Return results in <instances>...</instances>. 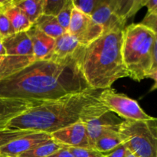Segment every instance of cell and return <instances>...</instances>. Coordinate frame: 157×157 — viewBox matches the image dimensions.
Wrapping results in <instances>:
<instances>
[{"label": "cell", "mask_w": 157, "mask_h": 157, "mask_svg": "<svg viewBox=\"0 0 157 157\" xmlns=\"http://www.w3.org/2000/svg\"><path fill=\"white\" fill-rule=\"evenodd\" d=\"M98 100L109 111L117 113L124 121H149L153 117L141 108L137 101L124 94L117 93L113 89L101 90Z\"/></svg>", "instance_id": "cell-6"}, {"label": "cell", "mask_w": 157, "mask_h": 157, "mask_svg": "<svg viewBox=\"0 0 157 157\" xmlns=\"http://www.w3.org/2000/svg\"><path fill=\"white\" fill-rule=\"evenodd\" d=\"M155 35H156V38H155L154 47H153V66H152L151 71H150V73H152V72L154 71L157 70V34H155Z\"/></svg>", "instance_id": "cell-32"}, {"label": "cell", "mask_w": 157, "mask_h": 157, "mask_svg": "<svg viewBox=\"0 0 157 157\" xmlns=\"http://www.w3.org/2000/svg\"><path fill=\"white\" fill-rule=\"evenodd\" d=\"M127 149L124 144L117 147L113 151L104 154V157H126L127 156Z\"/></svg>", "instance_id": "cell-30"}, {"label": "cell", "mask_w": 157, "mask_h": 157, "mask_svg": "<svg viewBox=\"0 0 157 157\" xmlns=\"http://www.w3.org/2000/svg\"><path fill=\"white\" fill-rule=\"evenodd\" d=\"M147 0H112L113 12L118 18L127 22V19L145 6Z\"/></svg>", "instance_id": "cell-17"}, {"label": "cell", "mask_w": 157, "mask_h": 157, "mask_svg": "<svg viewBox=\"0 0 157 157\" xmlns=\"http://www.w3.org/2000/svg\"><path fill=\"white\" fill-rule=\"evenodd\" d=\"M36 131L26 130H15V129L6 128L0 130V148L6 144L12 142L14 140L31 134Z\"/></svg>", "instance_id": "cell-23"}, {"label": "cell", "mask_w": 157, "mask_h": 157, "mask_svg": "<svg viewBox=\"0 0 157 157\" xmlns=\"http://www.w3.org/2000/svg\"><path fill=\"white\" fill-rule=\"evenodd\" d=\"M98 94L90 89L44 101L12 119L8 128L52 134L79 121L85 123L98 118L110 112L100 102Z\"/></svg>", "instance_id": "cell-2"}, {"label": "cell", "mask_w": 157, "mask_h": 157, "mask_svg": "<svg viewBox=\"0 0 157 157\" xmlns=\"http://www.w3.org/2000/svg\"><path fill=\"white\" fill-rule=\"evenodd\" d=\"M90 17L95 22L104 28V32L116 28L125 29L126 23L118 18L113 12L112 0H103Z\"/></svg>", "instance_id": "cell-15"}, {"label": "cell", "mask_w": 157, "mask_h": 157, "mask_svg": "<svg viewBox=\"0 0 157 157\" xmlns=\"http://www.w3.org/2000/svg\"><path fill=\"white\" fill-rule=\"evenodd\" d=\"M122 28L106 31L98 38L84 47L79 58L82 75L93 90L110 88L120 78L128 77L123 59Z\"/></svg>", "instance_id": "cell-3"}, {"label": "cell", "mask_w": 157, "mask_h": 157, "mask_svg": "<svg viewBox=\"0 0 157 157\" xmlns=\"http://www.w3.org/2000/svg\"><path fill=\"white\" fill-rule=\"evenodd\" d=\"M103 0H72L74 7L88 16H91Z\"/></svg>", "instance_id": "cell-24"}, {"label": "cell", "mask_w": 157, "mask_h": 157, "mask_svg": "<svg viewBox=\"0 0 157 157\" xmlns=\"http://www.w3.org/2000/svg\"><path fill=\"white\" fill-rule=\"evenodd\" d=\"M33 25L54 39H56L66 32V31L60 25L56 17L52 15L43 14Z\"/></svg>", "instance_id": "cell-18"}, {"label": "cell", "mask_w": 157, "mask_h": 157, "mask_svg": "<svg viewBox=\"0 0 157 157\" xmlns=\"http://www.w3.org/2000/svg\"><path fill=\"white\" fill-rule=\"evenodd\" d=\"M14 4L22 11L32 25L43 15L44 0H14Z\"/></svg>", "instance_id": "cell-20"}, {"label": "cell", "mask_w": 157, "mask_h": 157, "mask_svg": "<svg viewBox=\"0 0 157 157\" xmlns=\"http://www.w3.org/2000/svg\"><path fill=\"white\" fill-rule=\"evenodd\" d=\"M0 40H2V38L1 35H0Z\"/></svg>", "instance_id": "cell-38"}, {"label": "cell", "mask_w": 157, "mask_h": 157, "mask_svg": "<svg viewBox=\"0 0 157 157\" xmlns=\"http://www.w3.org/2000/svg\"><path fill=\"white\" fill-rule=\"evenodd\" d=\"M145 6L147 8V13L150 14L157 9V0H147Z\"/></svg>", "instance_id": "cell-33"}, {"label": "cell", "mask_w": 157, "mask_h": 157, "mask_svg": "<svg viewBox=\"0 0 157 157\" xmlns=\"http://www.w3.org/2000/svg\"><path fill=\"white\" fill-rule=\"evenodd\" d=\"M67 0H44L43 14L56 17L64 7Z\"/></svg>", "instance_id": "cell-26"}, {"label": "cell", "mask_w": 157, "mask_h": 157, "mask_svg": "<svg viewBox=\"0 0 157 157\" xmlns=\"http://www.w3.org/2000/svg\"><path fill=\"white\" fill-rule=\"evenodd\" d=\"M6 55L10 56L33 57V48L30 38L26 32H15L2 38Z\"/></svg>", "instance_id": "cell-12"}, {"label": "cell", "mask_w": 157, "mask_h": 157, "mask_svg": "<svg viewBox=\"0 0 157 157\" xmlns=\"http://www.w3.org/2000/svg\"><path fill=\"white\" fill-rule=\"evenodd\" d=\"M6 55V51L4 45H3V43L2 40H0V56H5Z\"/></svg>", "instance_id": "cell-36"}, {"label": "cell", "mask_w": 157, "mask_h": 157, "mask_svg": "<svg viewBox=\"0 0 157 157\" xmlns=\"http://www.w3.org/2000/svg\"><path fill=\"white\" fill-rule=\"evenodd\" d=\"M75 157H104V154L100 153L94 148H75L68 147Z\"/></svg>", "instance_id": "cell-27"}, {"label": "cell", "mask_w": 157, "mask_h": 157, "mask_svg": "<svg viewBox=\"0 0 157 157\" xmlns=\"http://www.w3.org/2000/svg\"><path fill=\"white\" fill-rule=\"evenodd\" d=\"M14 0H0V12H5L13 5Z\"/></svg>", "instance_id": "cell-34"}, {"label": "cell", "mask_w": 157, "mask_h": 157, "mask_svg": "<svg viewBox=\"0 0 157 157\" xmlns=\"http://www.w3.org/2000/svg\"><path fill=\"white\" fill-rule=\"evenodd\" d=\"M155 38L156 35L140 23L131 24L124 29L123 59L131 79L140 82L150 75Z\"/></svg>", "instance_id": "cell-4"}, {"label": "cell", "mask_w": 157, "mask_h": 157, "mask_svg": "<svg viewBox=\"0 0 157 157\" xmlns=\"http://www.w3.org/2000/svg\"><path fill=\"white\" fill-rule=\"evenodd\" d=\"M124 144L119 130H113L99 138L94 145V148L103 154H107Z\"/></svg>", "instance_id": "cell-19"}, {"label": "cell", "mask_w": 157, "mask_h": 157, "mask_svg": "<svg viewBox=\"0 0 157 157\" xmlns=\"http://www.w3.org/2000/svg\"><path fill=\"white\" fill-rule=\"evenodd\" d=\"M15 33L13 27L5 12H0V35L2 38L9 36Z\"/></svg>", "instance_id": "cell-28"}, {"label": "cell", "mask_w": 157, "mask_h": 157, "mask_svg": "<svg viewBox=\"0 0 157 157\" xmlns=\"http://www.w3.org/2000/svg\"><path fill=\"white\" fill-rule=\"evenodd\" d=\"M67 32L74 35L81 45L86 47L104 33V28L95 22L90 16L74 8Z\"/></svg>", "instance_id": "cell-7"}, {"label": "cell", "mask_w": 157, "mask_h": 157, "mask_svg": "<svg viewBox=\"0 0 157 157\" xmlns=\"http://www.w3.org/2000/svg\"><path fill=\"white\" fill-rule=\"evenodd\" d=\"M79 58L61 62L35 60L0 80V97L48 101L90 90L80 68Z\"/></svg>", "instance_id": "cell-1"}, {"label": "cell", "mask_w": 157, "mask_h": 157, "mask_svg": "<svg viewBox=\"0 0 157 157\" xmlns=\"http://www.w3.org/2000/svg\"><path fill=\"white\" fill-rule=\"evenodd\" d=\"M140 24L151 30L154 34H157V9L152 13L147 14Z\"/></svg>", "instance_id": "cell-29"}, {"label": "cell", "mask_w": 157, "mask_h": 157, "mask_svg": "<svg viewBox=\"0 0 157 157\" xmlns=\"http://www.w3.org/2000/svg\"><path fill=\"white\" fill-rule=\"evenodd\" d=\"M119 133L127 150L136 157H157V118L124 121Z\"/></svg>", "instance_id": "cell-5"}, {"label": "cell", "mask_w": 157, "mask_h": 157, "mask_svg": "<svg viewBox=\"0 0 157 157\" xmlns=\"http://www.w3.org/2000/svg\"><path fill=\"white\" fill-rule=\"evenodd\" d=\"M109 113L110 112L100 117L90 120L84 123L91 148H94L96 141L104 134L113 130H119V125L122 121L121 123H116L115 120L109 117Z\"/></svg>", "instance_id": "cell-13"}, {"label": "cell", "mask_w": 157, "mask_h": 157, "mask_svg": "<svg viewBox=\"0 0 157 157\" xmlns=\"http://www.w3.org/2000/svg\"><path fill=\"white\" fill-rule=\"evenodd\" d=\"M126 157H136L134 156V155L132 153H130V151H129L128 150H127V156Z\"/></svg>", "instance_id": "cell-37"}, {"label": "cell", "mask_w": 157, "mask_h": 157, "mask_svg": "<svg viewBox=\"0 0 157 157\" xmlns=\"http://www.w3.org/2000/svg\"><path fill=\"white\" fill-rule=\"evenodd\" d=\"M84 46L81 45L74 35L66 32L55 39V45L50 55L44 60L61 62L67 59L78 58Z\"/></svg>", "instance_id": "cell-11"}, {"label": "cell", "mask_w": 157, "mask_h": 157, "mask_svg": "<svg viewBox=\"0 0 157 157\" xmlns=\"http://www.w3.org/2000/svg\"><path fill=\"white\" fill-rule=\"evenodd\" d=\"M26 32L32 41L35 60L45 59L53 49L55 39L41 32L35 25Z\"/></svg>", "instance_id": "cell-14"}, {"label": "cell", "mask_w": 157, "mask_h": 157, "mask_svg": "<svg viewBox=\"0 0 157 157\" xmlns=\"http://www.w3.org/2000/svg\"><path fill=\"white\" fill-rule=\"evenodd\" d=\"M52 139V135L44 132H35L25 135L2 147L0 148V157H18Z\"/></svg>", "instance_id": "cell-9"}, {"label": "cell", "mask_w": 157, "mask_h": 157, "mask_svg": "<svg viewBox=\"0 0 157 157\" xmlns=\"http://www.w3.org/2000/svg\"><path fill=\"white\" fill-rule=\"evenodd\" d=\"M147 78H150V79L153 80L154 81V84L152 86L151 89H150V91H153V90H155L157 89V70L154 71L152 73H150V75H148Z\"/></svg>", "instance_id": "cell-35"}, {"label": "cell", "mask_w": 157, "mask_h": 157, "mask_svg": "<svg viewBox=\"0 0 157 157\" xmlns=\"http://www.w3.org/2000/svg\"><path fill=\"white\" fill-rule=\"evenodd\" d=\"M34 61V57L0 56V80L19 71Z\"/></svg>", "instance_id": "cell-16"}, {"label": "cell", "mask_w": 157, "mask_h": 157, "mask_svg": "<svg viewBox=\"0 0 157 157\" xmlns=\"http://www.w3.org/2000/svg\"><path fill=\"white\" fill-rule=\"evenodd\" d=\"M74 5L72 0H67L64 4V7L61 9L60 13L56 16L58 21L59 22L60 25L67 32L70 25L72 11L74 9Z\"/></svg>", "instance_id": "cell-25"}, {"label": "cell", "mask_w": 157, "mask_h": 157, "mask_svg": "<svg viewBox=\"0 0 157 157\" xmlns=\"http://www.w3.org/2000/svg\"><path fill=\"white\" fill-rule=\"evenodd\" d=\"M48 157H75L74 155L72 154L71 152L69 150L68 147H65V146H62L61 148L57 150L55 153L52 154Z\"/></svg>", "instance_id": "cell-31"}, {"label": "cell", "mask_w": 157, "mask_h": 157, "mask_svg": "<svg viewBox=\"0 0 157 157\" xmlns=\"http://www.w3.org/2000/svg\"><path fill=\"white\" fill-rule=\"evenodd\" d=\"M52 140L67 147L89 148L90 147L86 125L82 121L52 133Z\"/></svg>", "instance_id": "cell-8"}, {"label": "cell", "mask_w": 157, "mask_h": 157, "mask_svg": "<svg viewBox=\"0 0 157 157\" xmlns=\"http://www.w3.org/2000/svg\"><path fill=\"white\" fill-rule=\"evenodd\" d=\"M13 27L15 32H27L32 24L29 21L22 11L13 3L10 8L5 12Z\"/></svg>", "instance_id": "cell-21"}, {"label": "cell", "mask_w": 157, "mask_h": 157, "mask_svg": "<svg viewBox=\"0 0 157 157\" xmlns=\"http://www.w3.org/2000/svg\"><path fill=\"white\" fill-rule=\"evenodd\" d=\"M44 102L38 100H24L0 97V130L8 128L12 119L32 107Z\"/></svg>", "instance_id": "cell-10"}, {"label": "cell", "mask_w": 157, "mask_h": 157, "mask_svg": "<svg viewBox=\"0 0 157 157\" xmlns=\"http://www.w3.org/2000/svg\"><path fill=\"white\" fill-rule=\"evenodd\" d=\"M61 147L62 145L52 139L22 153L18 157H48Z\"/></svg>", "instance_id": "cell-22"}]
</instances>
